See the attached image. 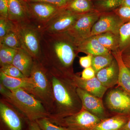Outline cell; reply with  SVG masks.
<instances>
[{"label":"cell","instance_id":"obj_1","mask_svg":"<svg viewBox=\"0 0 130 130\" xmlns=\"http://www.w3.org/2000/svg\"><path fill=\"white\" fill-rule=\"evenodd\" d=\"M41 63L65 74H73L72 66L78 53V46L66 32L56 34L42 32Z\"/></svg>","mask_w":130,"mask_h":130},{"label":"cell","instance_id":"obj_2","mask_svg":"<svg viewBox=\"0 0 130 130\" xmlns=\"http://www.w3.org/2000/svg\"><path fill=\"white\" fill-rule=\"evenodd\" d=\"M45 67L52 85L55 109V113L48 118H62L80 111L81 102L77 94V87L72 79V75L53 68Z\"/></svg>","mask_w":130,"mask_h":130},{"label":"cell","instance_id":"obj_3","mask_svg":"<svg viewBox=\"0 0 130 130\" xmlns=\"http://www.w3.org/2000/svg\"><path fill=\"white\" fill-rule=\"evenodd\" d=\"M7 101L16 107L29 121H36L51 115L41 101L22 89L8 91L4 95Z\"/></svg>","mask_w":130,"mask_h":130},{"label":"cell","instance_id":"obj_4","mask_svg":"<svg viewBox=\"0 0 130 130\" xmlns=\"http://www.w3.org/2000/svg\"><path fill=\"white\" fill-rule=\"evenodd\" d=\"M30 77L35 85L33 95L41 101L47 111L48 109L54 108V101L51 81L46 68L41 62L34 60Z\"/></svg>","mask_w":130,"mask_h":130},{"label":"cell","instance_id":"obj_5","mask_svg":"<svg viewBox=\"0 0 130 130\" xmlns=\"http://www.w3.org/2000/svg\"><path fill=\"white\" fill-rule=\"evenodd\" d=\"M15 24L22 48L29 54L34 60L41 62V28L30 20Z\"/></svg>","mask_w":130,"mask_h":130},{"label":"cell","instance_id":"obj_6","mask_svg":"<svg viewBox=\"0 0 130 130\" xmlns=\"http://www.w3.org/2000/svg\"><path fill=\"white\" fill-rule=\"evenodd\" d=\"M57 125L70 130H91L101 119L82 107L76 113L59 119H48Z\"/></svg>","mask_w":130,"mask_h":130},{"label":"cell","instance_id":"obj_7","mask_svg":"<svg viewBox=\"0 0 130 130\" xmlns=\"http://www.w3.org/2000/svg\"><path fill=\"white\" fill-rule=\"evenodd\" d=\"M100 14L94 11L82 14L66 32L77 46L81 42L91 36L92 28Z\"/></svg>","mask_w":130,"mask_h":130},{"label":"cell","instance_id":"obj_8","mask_svg":"<svg viewBox=\"0 0 130 130\" xmlns=\"http://www.w3.org/2000/svg\"><path fill=\"white\" fill-rule=\"evenodd\" d=\"M83 14H75L63 8L41 28L42 32L56 34L67 32Z\"/></svg>","mask_w":130,"mask_h":130},{"label":"cell","instance_id":"obj_9","mask_svg":"<svg viewBox=\"0 0 130 130\" xmlns=\"http://www.w3.org/2000/svg\"><path fill=\"white\" fill-rule=\"evenodd\" d=\"M30 20L40 28L63 8L42 2H26Z\"/></svg>","mask_w":130,"mask_h":130},{"label":"cell","instance_id":"obj_10","mask_svg":"<svg viewBox=\"0 0 130 130\" xmlns=\"http://www.w3.org/2000/svg\"><path fill=\"white\" fill-rule=\"evenodd\" d=\"M106 102L112 111L130 116V94L123 89L110 91L107 94Z\"/></svg>","mask_w":130,"mask_h":130},{"label":"cell","instance_id":"obj_11","mask_svg":"<svg viewBox=\"0 0 130 130\" xmlns=\"http://www.w3.org/2000/svg\"><path fill=\"white\" fill-rule=\"evenodd\" d=\"M124 23L113 11L101 13L98 20L93 26L91 36L106 32L119 34Z\"/></svg>","mask_w":130,"mask_h":130},{"label":"cell","instance_id":"obj_12","mask_svg":"<svg viewBox=\"0 0 130 130\" xmlns=\"http://www.w3.org/2000/svg\"><path fill=\"white\" fill-rule=\"evenodd\" d=\"M76 92L82 107L101 119L105 116L106 112L102 99L79 88H77Z\"/></svg>","mask_w":130,"mask_h":130},{"label":"cell","instance_id":"obj_13","mask_svg":"<svg viewBox=\"0 0 130 130\" xmlns=\"http://www.w3.org/2000/svg\"><path fill=\"white\" fill-rule=\"evenodd\" d=\"M71 77L77 88L82 89L101 99L107 90L108 89L103 85L96 76L92 79H84L78 75L74 74Z\"/></svg>","mask_w":130,"mask_h":130},{"label":"cell","instance_id":"obj_14","mask_svg":"<svg viewBox=\"0 0 130 130\" xmlns=\"http://www.w3.org/2000/svg\"><path fill=\"white\" fill-rule=\"evenodd\" d=\"M1 83L9 90L22 89L33 95L35 85L31 78H16L7 76L0 72Z\"/></svg>","mask_w":130,"mask_h":130},{"label":"cell","instance_id":"obj_15","mask_svg":"<svg viewBox=\"0 0 130 130\" xmlns=\"http://www.w3.org/2000/svg\"><path fill=\"white\" fill-rule=\"evenodd\" d=\"M8 19L14 24L30 20L26 2L24 0H8Z\"/></svg>","mask_w":130,"mask_h":130},{"label":"cell","instance_id":"obj_16","mask_svg":"<svg viewBox=\"0 0 130 130\" xmlns=\"http://www.w3.org/2000/svg\"><path fill=\"white\" fill-rule=\"evenodd\" d=\"M119 67L115 58L110 64L100 70L96 77L107 88L113 87L118 83Z\"/></svg>","mask_w":130,"mask_h":130},{"label":"cell","instance_id":"obj_17","mask_svg":"<svg viewBox=\"0 0 130 130\" xmlns=\"http://www.w3.org/2000/svg\"><path fill=\"white\" fill-rule=\"evenodd\" d=\"M78 53H84L92 56L103 55L111 53L99 42L95 36H91L78 45Z\"/></svg>","mask_w":130,"mask_h":130},{"label":"cell","instance_id":"obj_18","mask_svg":"<svg viewBox=\"0 0 130 130\" xmlns=\"http://www.w3.org/2000/svg\"><path fill=\"white\" fill-rule=\"evenodd\" d=\"M34 61L32 56L21 48L17 50L12 64L17 67L25 77H30Z\"/></svg>","mask_w":130,"mask_h":130},{"label":"cell","instance_id":"obj_19","mask_svg":"<svg viewBox=\"0 0 130 130\" xmlns=\"http://www.w3.org/2000/svg\"><path fill=\"white\" fill-rule=\"evenodd\" d=\"M0 115L3 121L10 130H21L22 123L16 112L3 102L0 103Z\"/></svg>","mask_w":130,"mask_h":130},{"label":"cell","instance_id":"obj_20","mask_svg":"<svg viewBox=\"0 0 130 130\" xmlns=\"http://www.w3.org/2000/svg\"><path fill=\"white\" fill-rule=\"evenodd\" d=\"M119 67L118 84L122 89L130 94V70L126 66L122 58V54L119 51L111 52Z\"/></svg>","mask_w":130,"mask_h":130},{"label":"cell","instance_id":"obj_21","mask_svg":"<svg viewBox=\"0 0 130 130\" xmlns=\"http://www.w3.org/2000/svg\"><path fill=\"white\" fill-rule=\"evenodd\" d=\"M130 119V116L118 114L102 119L91 130H120Z\"/></svg>","mask_w":130,"mask_h":130},{"label":"cell","instance_id":"obj_22","mask_svg":"<svg viewBox=\"0 0 130 130\" xmlns=\"http://www.w3.org/2000/svg\"><path fill=\"white\" fill-rule=\"evenodd\" d=\"M99 42L111 52L119 51L120 38L119 34L106 32L95 36Z\"/></svg>","mask_w":130,"mask_h":130},{"label":"cell","instance_id":"obj_23","mask_svg":"<svg viewBox=\"0 0 130 130\" xmlns=\"http://www.w3.org/2000/svg\"><path fill=\"white\" fill-rule=\"evenodd\" d=\"M66 9L77 14H84L95 11L93 0H72Z\"/></svg>","mask_w":130,"mask_h":130},{"label":"cell","instance_id":"obj_24","mask_svg":"<svg viewBox=\"0 0 130 130\" xmlns=\"http://www.w3.org/2000/svg\"><path fill=\"white\" fill-rule=\"evenodd\" d=\"M119 50L122 55L130 54V22L123 24L119 31Z\"/></svg>","mask_w":130,"mask_h":130},{"label":"cell","instance_id":"obj_25","mask_svg":"<svg viewBox=\"0 0 130 130\" xmlns=\"http://www.w3.org/2000/svg\"><path fill=\"white\" fill-rule=\"evenodd\" d=\"M94 9L100 13L112 11L122 5V0H93Z\"/></svg>","mask_w":130,"mask_h":130},{"label":"cell","instance_id":"obj_26","mask_svg":"<svg viewBox=\"0 0 130 130\" xmlns=\"http://www.w3.org/2000/svg\"><path fill=\"white\" fill-rule=\"evenodd\" d=\"M114 59L111 53L103 55L93 56L91 67L96 74L100 70L110 64Z\"/></svg>","mask_w":130,"mask_h":130},{"label":"cell","instance_id":"obj_27","mask_svg":"<svg viewBox=\"0 0 130 130\" xmlns=\"http://www.w3.org/2000/svg\"><path fill=\"white\" fill-rule=\"evenodd\" d=\"M0 44L16 50L22 48L20 40L16 29L8 32L0 39Z\"/></svg>","mask_w":130,"mask_h":130},{"label":"cell","instance_id":"obj_28","mask_svg":"<svg viewBox=\"0 0 130 130\" xmlns=\"http://www.w3.org/2000/svg\"><path fill=\"white\" fill-rule=\"evenodd\" d=\"M18 50L11 48L0 44L1 67L11 64Z\"/></svg>","mask_w":130,"mask_h":130},{"label":"cell","instance_id":"obj_29","mask_svg":"<svg viewBox=\"0 0 130 130\" xmlns=\"http://www.w3.org/2000/svg\"><path fill=\"white\" fill-rule=\"evenodd\" d=\"M36 121L42 130H70L68 128L54 124L48 118H43Z\"/></svg>","mask_w":130,"mask_h":130},{"label":"cell","instance_id":"obj_30","mask_svg":"<svg viewBox=\"0 0 130 130\" xmlns=\"http://www.w3.org/2000/svg\"><path fill=\"white\" fill-rule=\"evenodd\" d=\"M16 29V25L8 18H0V39L8 32Z\"/></svg>","mask_w":130,"mask_h":130},{"label":"cell","instance_id":"obj_31","mask_svg":"<svg viewBox=\"0 0 130 130\" xmlns=\"http://www.w3.org/2000/svg\"><path fill=\"white\" fill-rule=\"evenodd\" d=\"M0 72L10 77L20 78L26 77L17 67L12 64L1 67Z\"/></svg>","mask_w":130,"mask_h":130},{"label":"cell","instance_id":"obj_32","mask_svg":"<svg viewBox=\"0 0 130 130\" xmlns=\"http://www.w3.org/2000/svg\"><path fill=\"white\" fill-rule=\"evenodd\" d=\"M113 11L119 16L124 24L130 22V7L121 5Z\"/></svg>","mask_w":130,"mask_h":130},{"label":"cell","instance_id":"obj_33","mask_svg":"<svg viewBox=\"0 0 130 130\" xmlns=\"http://www.w3.org/2000/svg\"><path fill=\"white\" fill-rule=\"evenodd\" d=\"M26 2L46 3L61 8H66L72 0H24Z\"/></svg>","mask_w":130,"mask_h":130},{"label":"cell","instance_id":"obj_34","mask_svg":"<svg viewBox=\"0 0 130 130\" xmlns=\"http://www.w3.org/2000/svg\"><path fill=\"white\" fill-rule=\"evenodd\" d=\"M8 0H0V18H8Z\"/></svg>","mask_w":130,"mask_h":130},{"label":"cell","instance_id":"obj_35","mask_svg":"<svg viewBox=\"0 0 130 130\" xmlns=\"http://www.w3.org/2000/svg\"><path fill=\"white\" fill-rule=\"evenodd\" d=\"M96 76V73L91 67L85 68L81 73V78L84 79H92Z\"/></svg>","mask_w":130,"mask_h":130},{"label":"cell","instance_id":"obj_36","mask_svg":"<svg viewBox=\"0 0 130 130\" xmlns=\"http://www.w3.org/2000/svg\"><path fill=\"white\" fill-rule=\"evenodd\" d=\"M92 58L93 56L90 55L80 57L79 58V63L81 66L84 68L91 67Z\"/></svg>","mask_w":130,"mask_h":130},{"label":"cell","instance_id":"obj_37","mask_svg":"<svg viewBox=\"0 0 130 130\" xmlns=\"http://www.w3.org/2000/svg\"><path fill=\"white\" fill-rule=\"evenodd\" d=\"M29 130H42L36 121H29Z\"/></svg>","mask_w":130,"mask_h":130},{"label":"cell","instance_id":"obj_38","mask_svg":"<svg viewBox=\"0 0 130 130\" xmlns=\"http://www.w3.org/2000/svg\"><path fill=\"white\" fill-rule=\"evenodd\" d=\"M122 58L126 66L130 70V54L122 55Z\"/></svg>","mask_w":130,"mask_h":130},{"label":"cell","instance_id":"obj_39","mask_svg":"<svg viewBox=\"0 0 130 130\" xmlns=\"http://www.w3.org/2000/svg\"><path fill=\"white\" fill-rule=\"evenodd\" d=\"M120 130H130V119Z\"/></svg>","mask_w":130,"mask_h":130},{"label":"cell","instance_id":"obj_40","mask_svg":"<svg viewBox=\"0 0 130 130\" xmlns=\"http://www.w3.org/2000/svg\"><path fill=\"white\" fill-rule=\"evenodd\" d=\"M122 5L130 7V0H122Z\"/></svg>","mask_w":130,"mask_h":130},{"label":"cell","instance_id":"obj_41","mask_svg":"<svg viewBox=\"0 0 130 130\" xmlns=\"http://www.w3.org/2000/svg\"></svg>","mask_w":130,"mask_h":130}]
</instances>
